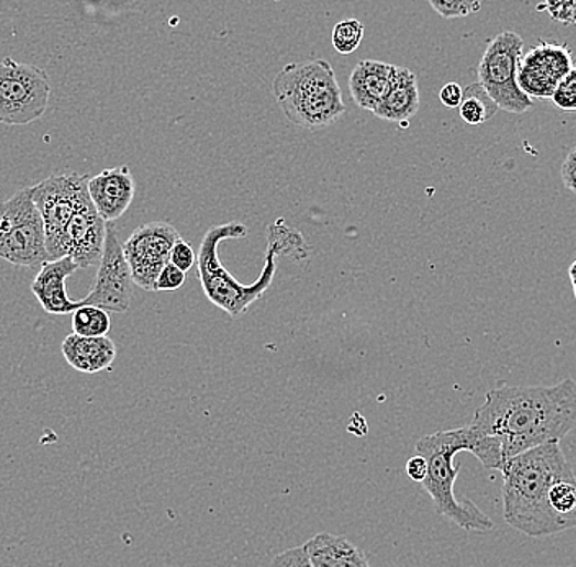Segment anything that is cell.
<instances>
[{
	"mask_svg": "<svg viewBox=\"0 0 576 567\" xmlns=\"http://www.w3.org/2000/svg\"><path fill=\"white\" fill-rule=\"evenodd\" d=\"M498 110H500V107L485 91L480 82H474V85L464 89V96H462V102L458 105V113H461V119L467 125H484V123L497 115Z\"/></svg>",
	"mask_w": 576,
	"mask_h": 567,
	"instance_id": "cell-21",
	"label": "cell"
},
{
	"mask_svg": "<svg viewBox=\"0 0 576 567\" xmlns=\"http://www.w3.org/2000/svg\"><path fill=\"white\" fill-rule=\"evenodd\" d=\"M0 258L22 268H40L52 262L32 188L19 190L0 202Z\"/></svg>",
	"mask_w": 576,
	"mask_h": 567,
	"instance_id": "cell-6",
	"label": "cell"
},
{
	"mask_svg": "<svg viewBox=\"0 0 576 567\" xmlns=\"http://www.w3.org/2000/svg\"><path fill=\"white\" fill-rule=\"evenodd\" d=\"M66 363L82 375H99L112 368L119 349L109 336H66L62 345Z\"/></svg>",
	"mask_w": 576,
	"mask_h": 567,
	"instance_id": "cell-17",
	"label": "cell"
},
{
	"mask_svg": "<svg viewBox=\"0 0 576 567\" xmlns=\"http://www.w3.org/2000/svg\"><path fill=\"white\" fill-rule=\"evenodd\" d=\"M547 505L557 532L576 526V476L557 480L549 490Z\"/></svg>",
	"mask_w": 576,
	"mask_h": 567,
	"instance_id": "cell-20",
	"label": "cell"
},
{
	"mask_svg": "<svg viewBox=\"0 0 576 567\" xmlns=\"http://www.w3.org/2000/svg\"><path fill=\"white\" fill-rule=\"evenodd\" d=\"M470 426L500 442L505 462L535 446L561 443L576 430V380L495 387L488 390Z\"/></svg>",
	"mask_w": 576,
	"mask_h": 567,
	"instance_id": "cell-1",
	"label": "cell"
},
{
	"mask_svg": "<svg viewBox=\"0 0 576 567\" xmlns=\"http://www.w3.org/2000/svg\"><path fill=\"white\" fill-rule=\"evenodd\" d=\"M186 273L180 271L173 263H167L160 275L157 276L154 292H174L180 289L186 284Z\"/></svg>",
	"mask_w": 576,
	"mask_h": 567,
	"instance_id": "cell-27",
	"label": "cell"
},
{
	"mask_svg": "<svg viewBox=\"0 0 576 567\" xmlns=\"http://www.w3.org/2000/svg\"><path fill=\"white\" fill-rule=\"evenodd\" d=\"M568 275H571L572 287H574V293L576 299V268L574 265L568 269Z\"/></svg>",
	"mask_w": 576,
	"mask_h": 567,
	"instance_id": "cell-33",
	"label": "cell"
},
{
	"mask_svg": "<svg viewBox=\"0 0 576 567\" xmlns=\"http://www.w3.org/2000/svg\"><path fill=\"white\" fill-rule=\"evenodd\" d=\"M107 222L99 215L92 200L79 207L63 232L59 255L69 256L77 268L99 265L106 242Z\"/></svg>",
	"mask_w": 576,
	"mask_h": 567,
	"instance_id": "cell-13",
	"label": "cell"
},
{
	"mask_svg": "<svg viewBox=\"0 0 576 567\" xmlns=\"http://www.w3.org/2000/svg\"><path fill=\"white\" fill-rule=\"evenodd\" d=\"M565 25H576V0H545L538 7Z\"/></svg>",
	"mask_w": 576,
	"mask_h": 567,
	"instance_id": "cell-26",
	"label": "cell"
},
{
	"mask_svg": "<svg viewBox=\"0 0 576 567\" xmlns=\"http://www.w3.org/2000/svg\"><path fill=\"white\" fill-rule=\"evenodd\" d=\"M503 474V516L511 529L532 536L557 535V526L547 505L551 487L564 477L575 476L561 443L535 446L506 459Z\"/></svg>",
	"mask_w": 576,
	"mask_h": 567,
	"instance_id": "cell-3",
	"label": "cell"
},
{
	"mask_svg": "<svg viewBox=\"0 0 576 567\" xmlns=\"http://www.w3.org/2000/svg\"><path fill=\"white\" fill-rule=\"evenodd\" d=\"M76 271L79 268L69 256L52 259L40 266L38 275L30 289L49 315H68L79 309V300L69 299L66 292V279Z\"/></svg>",
	"mask_w": 576,
	"mask_h": 567,
	"instance_id": "cell-15",
	"label": "cell"
},
{
	"mask_svg": "<svg viewBox=\"0 0 576 567\" xmlns=\"http://www.w3.org/2000/svg\"><path fill=\"white\" fill-rule=\"evenodd\" d=\"M432 9L444 19H462L480 12L484 0H430Z\"/></svg>",
	"mask_w": 576,
	"mask_h": 567,
	"instance_id": "cell-24",
	"label": "cell"
},
{
	"mask_svg": "<svg viewBox=\"0 0 576 567\" xmlns=\"http://www.w3.org/2000/svg\"><path fill=\"white\" fill-rule=\"evenodd\" d=\"M169 263H173L174 266H177L180 271L187 275L197 263V255L192 245L184 238L177 240L176 245L170 249Z\"/></svg>",
	"mask_w": 576,
	"mask_h": 567,
	"instance_id": "cell-28",
	"label": "cell"
},
{
	"mask_svg": "<svg viewBox=\"0 0 576 567\" xmlns=\"http://www.w3.org/2000/svg\"><path fill=\"white\" fill-rule=\"evenodd\" d=\"M414 449L417 455L427 459L428 474L421 483L430 493L435 512L465 532H491L495 529L494 520L481 512L477 503L455 496V480L461 468L454 465V459L457 453L468 452L485 469L500 471L505 463L500 442L494 436L480 435L467 425L464 429L442 430L424 436Z\"/></svg>",
	"mask_w": 576,
	"mask_h": 567,
	"instance_id": "cell-2",
	"label": "cell"
},
{
	"mask_svg": "<svg viewBox=\"0 0 576 567\" xmlns=\"http://www.w3.org/2000/svg\"><path fill=\"white\" fill-rule=\"evenodd\" d=\"M182 238L176 226L167 222H149L139 226L123 243V253L132 271L133 284L154 292V284L169 263L170 249Z\"/></svg>",
	"mask_w": 576,
	"mask_h": 567,
	"instance_id": "cell-11",
	"label": "cell"
},
{
	"mask_svg": "<svg viewBox=\"0 0 576 567\" xmlns=\"http://www.w3.org/2000/svg\"><path fill=\"white\" fill-rule=\"evenodd\" d=\"M395 65L375 59H362L351 73L350 92L354 103L362 110L374 113L390 92Z\"/></svg>",
	"mask_w": 576,
	"mask_h": 567,
	"instance_id": "cell-16",
	"label": "cell"
},
{
	"mask_svg": "<svg viewBox=\"0 0 576 567\" xmlns=\"http://www.w3.org/2000/svg\"><path fill=\"white\" fill-rule=\"evenodd\" d=\"M462 96H464V89L457 82H447L439 92L442 105L448 107V109H455V107L461 105Z\"/></svg>",
	"mask_w": 576,
	"mask_h": 567,
	"instance_id": "cell-31",
	"label": "cell"
},
{
	"mask_svg": "<svg viewBox=\"0 0 576 567\" xmlns=\"http://www.w3.org/2000/svg\"><path fill=\"white\" fill-rule=\"evenodd\" d=\"M132 271L126 262L119 232L112 222L107 223L106 242L99 263L96 284L80 305H93L107 312L125 313L132 305Z\"/></svg>",
	"mask_w": 576,
	"mask_h": 567,
	"instance_id": "cell-10",
	"label": "cell"
},
{
	"mask_svg": "<svg viewBox=\"0 0 576 567\" xmlns=\"http://www.w3.org/2000/svg\"><path fill=\"white\" fill-rule=\"evenodd\" d=\"M112 326L110 313L93 305H80L73 312V333L79 336H107Z\"/></svg>",
	"mask_w": 576,
	"mask_h": 567,
	"instance_id": "cell-22",
	"label": "cell"
},
{
	"mask_svg": "<svg viewBox=\"0 0 576 567\" xmlns=\"http://www.w3.org/2000/svg\"><path fill=\"white\" fill-rule=\"evenodd\" d=\"M524 49V40L516 32H503L495 36L485 49L478 66V82L509 113H525L532 109V99L518 86L519 59Z\"/></svg>",
	"mask_w": 576,
	"mask_h": 567,
	"instance_id": "cell-8",
	"label": "cell"
},
{
	"mask_svg": "<svg viewBox=\"0 0 576 567\" xmlns=\"http://www.w3.org/2000/svg\"><path fill=\"white\" fill-rule=\"evenodd\" d=\"M246 235L247 229L240 222L210 226L197 255V278L202 284L207 299L218 309L224 310L231 319H241L250 307L266 293L276 276L277 252L270 245L267 246L263 273L253 284L237 282L230 271L223 268L218 256L221 243L226 240L246 238Z\"/></svg>",
	"mask_w": 576,
	"mask_h": 567,
	"instance_id": "cell-5",
	"label": "cell"
},
{
	"mask_svg": "<svg viewBox=\"0 0 576 567\" xmlns=\"http://www.w3.org/2000/svg\"><path fill=\"white\" fill-rule=\"evenodd\" d=\"M303 546L313 567H370L365 553L346 536L318 533Z\"/></svg>",
	"mask_w": 576,
	"mask_h": 567,
	"instance_id": "cell-19",
	"label": "cell"
},
{
	"mask_svg": "<svg viewBox=\"0 0 576 567\" xmlns=\"http://www.w3.org/2000/svg\"><path fill=\"white\" fill-rule=\"evenodd\" d=\"M555 107L564 112H575L576 110V68L572 69L555 88L551 97Z\"/></svg>",
	"mask_w": 576,
	"mask_h": 567,
	"instance_id": "cell-25",
	"label": "cell"
},
{
	"mask_svg": "<svg viewBox=\"0 0 576 567\" xmlns=\"http://www.w3.org/2000/svg\"><path fill=\"white\" fill-rule=\"evenodd\" d=\"M574 266H575V268H576V262L574 263Z\"/></svg>",
	"mask_w": 576,
	"mask_h": 567,
	"instance_id": "cell-34",
	"label": "cell"
},
{
	"mask_svg": "<svg viewBox=\"0 0 576 567\" xmlns=\"http://www.w3.org/2000/svg\"><path fill=\"white\" fill-rule=\"evenodd\" d=\"M407 474L413 482L421 483L427 477L428 465L427 459L423 456L417 455L413 458L408 459L407 463Z\"/></svg>",
	"mask_w": 576,
	"mask_h": 567,
	"instance_id": "cell-32",
	"label": "cell"
},
{
	"mask_svg": "<svg viewBox=\"0 0 576 567\" xmlns=\"http://www.w3.org/2000/svg\"><path fill=\"white\" fill-rule=\"evenodd\" d=\"M574 69L567 45L539 42L519 59L518 86L531 99H551L558 82Z\"/></svg>",
	"mask_w": 576,
	"mask_h": 567,
	"instance_id": "cell-12",
	"label": "cell"
},
{
	"mask_svg": "<svg viewBox=\"0 0 576 567\" xmlns=\"http://www.w3.org/2000/svg\"><path fill=\"white\" fill-rule=\"evenodd\" d=\"M90 200L107 223L115 222L135 199V179L129 166L103 169L87 182Z\"/></svg>",
	"mask_w": 576,
	"mask_h": 567,
	"instance_id": "cell-14",
	"label": "cell"
},
{
	"mask_svg": "<svg viewBox=\"0 0 576 567\" xmlns=\"http://www.w3.org/2000/svg\"><path fill=\"white\" fill-rule=\"evenodd\" d=\"M418 110H420V91H418L417 75L408 68L397 66L390 92L377 107L374 115L387 122L401 123L405 129L417 115Z\"/></svg>",
	"mask_w": 576,
	"mask_h": 567,
	"instance_id": "cell-18",
	"label": "cell"
},
{
	"mask_svg": "<svg viewBox=\"0 0 576 567\" xmlns=\"http://www.w3.org/2000/svg\"><path fill=\"white\" fill-rule=\"evenodd\" d=\"M90 176L77 175H53L45 181L33 186L32 196L43 226H45L46 249L52 259H59V246H62L63 232L76 210L82 203L90 200L87 182Z\"/></svg>",
	"mask_w": 576,
	"mask_h": 567,
	"instance_id": "cell-9",
	"label": "cell"
},
{
	"mask_svg": "<svg viewBox=\"0 0 576 567\" xmlns=\"http://www.w3.org/2000/svg\"><path fill=\"white\" fill-rule=\"evenodd\" d=\"M270 567H313V565L304 552V546H297V548H290L277 555L270 563Z\"/></svg>",
	"mask_w": 576,
	"mask_h": 567,
	"instance_id": "cell-29",
	"label": "cell"
},
{
	"mask_svg": "<svg viewBox=\"0 0 576 567\" xmlns=\"http://www.w3.org/2000/svg\"><path fill=\"white\" fill-rule=\"evenodd\" d=\"M561 178L565 189L568 192L576 193V146L571 149L567 158L562 163Z\"/></svg>",
	"mask_w": 576,
	"mask_h": 567,
	"instance_id": "cell-30",
	"label": "cell"
},
{
	"mask_svg": "<svg viewBox=\"0 0 576 567\" xmlns=\"http://www.w3.org/2000/svg\"><path fill=\"white\" fill-rule=\"evenodd\" d=\"M364 40V25L357 19L341 20L334 25L331 42L341 55H351L359 48Z\"/></svg>",
	"mask_w": 576,
	"mask_h": 567,
	"instance_id": "cell-23",
	"label": "cell"
},
{
	"mask_svg": "<svg viewBox=\"0 0 576 567\" xmlns=\"http://www.w3.org/2000/svg\"><path fill=\"white\" fill-rule=\"evenodd\" d=\"M52 82L45 69L5 58L0 62V123L23 126L45 115Z\"/></svg>",
	"mask_w": 576,
	"mask_h": 567,
	"instance_id": "cell-7",
	"label": "cell"
},
{
	"mask_svg": "<svg viewBox=\"0 0 576 567\" xmlns=\"http://www.w3.org/2000/svg\"><path fill=\"white\" fill-rule=\"evenodd\" d=\"M273 92L295 126L317 132L346 113L334 69L324 59L291 63L274 79Z\"/></svg>",
	"mask_w": 576,
	"mask_h": 567,
	"instance_id": "cell-4",
	"label": "cell"
}]
</instances>
